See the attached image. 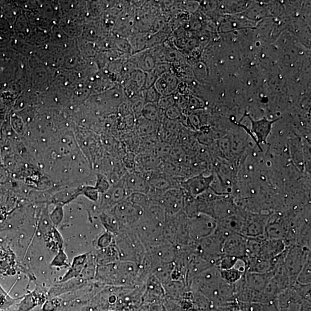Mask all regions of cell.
<instances>
[{
  "label": "cell",
  "mask_w": 311,
  "mask_h": 311,
  "mask_svg": "<svg viewBox=\"0 0 311 311\" xmlns=\"http://www.w3.org/2000/svg\"><path fill=\"white\" fill-rule=\"evenodd\" d=\"M310 254V248L298 244L287 247L284 260V267L293 284L296 282L298 273Z\"/></svg>",
  "instance_id": "6da1fadb"
},
{
  "label": "cell",
  "mask_w": 311,
  "mask_h": 311,
  "mask_svg": "<svg viewBox=\"0 0 311 311\" xmlns=\"http://www.w3.org/2000/svg\"><path fill=\"white\" fill-rule=\"evenodd\" d=\"M108 210L116 217L120 226L127 227L135 226L144 212L142 207L126 199Z\"/></svg>",
  "instance_id": "7a4b0ae2"
},
{
  "label": "cell",
  "mask_w": 311,
  "mask_h": 311,
  "mask_svg": "<svg viewBox=\"0 0 311 311\" xmlns=\"http://www.w3.org/2000/svg\"><path fill=\"white\" fill-rule=\"evenodd\" d=\"M276 301L280 311H310V300L302 297L292 286L278 294Z\"/></svg>",
  "instance_id": "3957f363"
},
{
  "label": "cell",
  "mask_w": 311,
  "mask_h": 311,
  "mask_svg": "<svg viewBox=\"0 0 311 311\" xmlns=\"http://www.w3.org/2000/svg\"><path fill=\"white\" fill-rule=\"evenodd\" d=\"M190 240L196 241L210 236L218 227V222L211 216L199 214L189 219Z\"/></svg>",
  "instance_id": "277c9868"
},
{
  "label": "cell",
  "mask_w": 311,
  "mask_h": 311,
  "mask_svg": "<svg viewBox=\"0 0 311 311\" xmlns=\"http://www.w3.org/2000/svg\"><path fill=\"white\" fill-rule=\"evenodd\" d=\"M270 215L254 214L245 211L243 227L240 234L247 237L264 238L265 228Z\"/></svg>",
  "instance_id": "5b68a950"
},
{
  "label": "cell",
  "mask_w": 311,
  "mask_h": 311,
  "mask_svg": "<svg viewBox=\"0 0 311 311\" xmlns=\"http://www.w3.org/2000/svg\"><path fill=\"white\" fill-rule=\"evenodd\" d=\"M48 291L46 288L36 286L34 290L28 292L6 311H31L36 306L42 305L48 299Z\"/></svg>",
  "instance_id": "8992f818"
},
{
  "label": "cell",
  "mask_w": 311,
  "mask_h": 311,
  "mask_svg": "<svg viewBox=\"0 0 311 311\" xmlns=\"http://www.w3.org/2000/svg\"><path fill=\"white\" fill-rule=\"evenodd\" d=\"M185 193L182 188L167 190L162 196V204L166 216L173 217L183 212Z\"/></svg>",
  "instance_id": "52a82bcc"
},
{
  "label": "cell",
  "mask_w": 311,
  "mask_h": 311,
  "mask_svg": "<svg viewBox=\"0 0 311 311\" xmlns=\"http://www.w3.org/2000/svg\"><path fill=\"white\" fill-rule=\"evenodd\" d=\"M131 194L127 190L123 178L110 186L106 193L101 194L100 206L101 210H108L124 201Z\"/></svg>",
  "instance_id": "ba28073f"
},
{
  "label": "cell",
  "mask_w": 311,
  "mask_h": 311,
  "mask_svg": "<svg viewBox=\"0 0 311 311\" xmlns=\"http://www.w3.org/2000/svg\"><path fill=\"white\" fill-rule=\"evenodd\" d=\"M214 178V174L207 177L202 174L195 175L182 182L181 187L186 193L196 198L210 189Z\"/></svg>",
  "instance_id": "9c48e42d"
},
{
  "label": "cell",
  "mask_w": 311,
  "mask_h": 311,
  "mask_svg": "<svg viewBox=\"0 0 311 311\" xmlns=\"http://www.w3.org/2000/svg\"><path fill=\"white\" fill-rule=\"evenodd\" d=\"M247 237L240 233H232L225 240L223 251L225 255L234 256L239 259H245V244Z\"/></svg>",
  "instance_id": "30bf717a"
},
{
  "label": "cell",
  "mask_w": 311,
  "mask_h": 311,
  "mask_svg": "<svg viewBox=\"0 0 311 311\" xmlns=\"http://www.w3.org/2000/svg\"><path fill=\"white\" fill-rule=\"evenodd\" d=\"M124 185L130 194L140 193L148 194L150 186L144 174L136 171H130L124 178Z\"/></svg>",
  "instance_id": "8fae6325"
},
{
  "label": "cell",
  "mask_w": 311,
  "mask_h": 311,
  "mask_svg": "<svg viewBox=\"0 0 311 311\" xmlns=\"http://www.w3.org/2000/svg\"><path fill=\"white\" fill-rule=\"evenodd\" d=\"M245 116L250 120L251 132L254 134L257 144L260 146L261 144H267V138L271 132L272 126L278 120H269L264 117L261 120H255L248 114H245Z\"/></svg>",
  "instance_id": "7c38bea8"
},
{
  "label": "cell",
  "mask_w": 311,
  "mask_h": 311,
  "mask_svg": "<svg viewBox=\"0 0 311 311\" xmlns=\"http://www.w3.org/2000/svg\"><path fill=\"white\" fill-rule=\"evenodd\" d=\"M286 248V245L283 240L264 238L259 257L266 260L272 261L283 252Z\"/></svg>",
  "instance_id": "4fadbf2b"
},
{
  "label": "cell",
  "mask_w": 311,
  "mask_h": 311,
  "mask_svg": "<svg viewBox=\"0 0 311 311\" xmlns=\"http://www.w3.org/2000/svg\"><path fill=\"white\" fill-rule=\"evenodd\" d=\"M178 81L174 73L169 72L164 73L159 78L153 86L162 96L173 95L178 88Z\"/></svg>",
  "instance_id": "5bb4252c"
},
{
  "label": "cell",
  "mask_w": 311,
  "mask_h": 311,
  "mask_svg": "<svg viewBox=\"0 0 311 311\" xmlns=\"http://www.w3.org/2000/svg\"><path fill=\"white\" fill-rule=\"evenodd\" d=\"M162 162L154 153H140L136 157L135 169H137L135 171L144 174L147 172L159 170Z\"/></svg>",
  "instance_id": "9a60e30c"
},
{
  "label": "cell",
  "mask_w": 311,
  "mask_h": 311,
  "mask_svg": "<svg viewBox=\"0 0 311 311\" xmlns=\"http://www.w3.org/2000/svg\"><path fill=\"white\" fill-rule=\"evenodd\" d=\"M272 277V271L265 273L246 272L244 274V279L249 288L260 292L263 291Z\"/></svg>",
  "instance_id": "2e32d148"
},
{
  "label": "cell",
  "mask_w": 311,
  "mask_h": 311,
  "mask_svg": "<svg viewBox=\"0 0 311 311\" xmlns=\"http://www.w3.org/2000/svg\"><path fill=\"white\" fill-rule=\"evenodd\" d=\"M88 255V253H85L75 256L72 261L70 267L68 268V271L60 278L57 283H62V282L79 277L87 263Z\"/></svg>",
  "instance_id": "e0dca14e"
},
{
  "label": "cell",
  "mask_w": 311,
  "mask_h": 311,
  "mask_svg": "<svg viewBox=\"0 0 311 311\" xmlns=\"http://www.w3.org/2000/svg\"><path fill=\"white\" fill-rule=\"evenodd\" d=\"M130 61L140 70L148 73L152 70L157 61L152 51H146L137 53L130 59Z\"/></svg>",
  "instance_id": "ac0fdd59"
},
{
  "label": "cell",
  "mask_w": 311,
  "mask_h": 311,
  "mask_svg": "<svg viewBox=\"0 0 311 311\" xmlns=\"http://www.w3.org/2000/svg\"><path fill=\"white\" fill-rule=\"evenodd\" d=\"M43 237L46 247L49 251L54 253L55 255L61 249H63L64 244L63 237L56 227H53Z\"/></svg>",
  "instance_id": "d6986e66"
},
{
  "label": "cell",
  "mask_w": 311,
  "mask_h": 311,
  "mask_svg": "<svg viewBox=\"0 0 311 311\" xmlns=\"http://www.w3.org/2000/svg\"><path fill=\"white\" fill-rule=\"evenodd\" d=\"M244 260L246 263V272H248L265 273L271 272L273 268L272 260H266L259 256L251 258L247 257Z\"/></svg>",
  "instance_id": "ffe728a7"
},
{
  "label": "cell",
  "mask_w": 311,
  "mask_h": 311,
  "mask_svg": "<svg viewBox=\"0 0 311 311\" xmlns=\"http://www.w3.org/2000/svg\"><path fill=\"white\" fill-rule=\"evenodd\" d=\"M119 253L117 248L112 244L110 246L101 248L98 251L96 260L99 265L115 263L118 258L117 257ZM119 256H120V255H119Z\"/></svg>",
  "instance_id": "44dd1931"
},
{
  "label": "cell",
  "mask_w": 311,
  "mask_h": 311,
  "mask_svg": "<svg viewBox=\"0 0 311 311\" xmlns=\"http://www.w3.org/2000/svg\"><path fill=\"white\" fill-rule=\"evenodd\" d=\"M100 222L106 230V231L117 234L120 230V225L116 217L109 210L100 212L99 215Z\"/></svg>",
  "instance_id": "7402d4cb"
},
{
  "label": "cell",
  "mask_w": 311,
  "mask_h": 311,
  "mask_svg": "<svg viewBox=\"0 0 311 311\" xmlns=\"http://www.w3.org/2000/svg\"><path fill=\"white\" fill-rule=\"evenodd\" d=\"M158 123L151 121L141 117L137 120V133L141 137L151 136L158 132Z\"/></svg>",
  "instance_id": "603a6c76"
},
{
  "label": "cell",
  "mask_w": 311,
  "mask_h": 311,
  "mask_svg": "<svg viewBox=\"0 0 311 311\" xmlns=\"http://www.w3.org/2000/svg\"><path fill=\"white\" fill-rule=\"evenodd\" d=\"M261 237H247L245 244V258L258 257L260 255L263 239Z\"/></svg>",
  "instance_id": "cb8c5ba5"
},
{
  "label": "cell",
  "mask_w": 311,
  "mask_h": 311,
  "mask_svg": "<svg viewBox=\"0 0 311 311\" xmlns=\"http://www.w3.org/2000/svg\"><path fill=\"white\" fill-rule=\"evenodd\" d=\"M163 112L159 109L158 103H146L143 109L142 117L159 124L164 119L162 115Z\"/></svg>",
  "instance_id": "d4e9b609"
},
{
  "label": "cell",
  "mask_w": 311,
  "mask_h": 311,
  "mask_svg": "<svg viewBox=\"0 0 311 311\" xmlns=\"http://www.w3.org/2000/svg\"><path fill=\"white\" fill-rule=\"evenodd\" d=\"M296 282L302 285H309L311 282V256L309 255L296 278Z\"/></svg>",
  "instance_id": "484cf974"
},
{
  "label": "cell",
  "mask_w": 311,
  "mask_h": 311,
  "mask_svg": "<svg viewBox=\"0 0 311 311\" xmlns=\"http://www.w3.org/2000/svg\"><path fill=\"white\" fill-rule=\"evenodd\" d=\"M243 303L246 311H280L276 301L268 303Z\"/></svg>",
  "instance_id": "4316f807"
},
{
  "label": "cell",
  "mask_w": 311,
  "mask_h": 311,
  "mask_svg": "<svg viewBox=\"0 0 311 311\" xmlns=\"http://www.w3.org/2000/svg\"><path fill=\"white\" fill-rule=\"evenodd\" d=\"M220 274L221 278L224 281L231 284H235L243 277L244 274L234 268L220 271Z\"/></svg>",
  "instance_id": "83f0119b"
},
{
  "label": "cell",
  "mask_w": 311,
  "mask_h": 311,
  "mask_svg": "<svg viewBox=\"0 0 311 311\" xmlns=\"http://www.w3.org/2000/svg\"><path fill=\"white\" fill-rule=\"evenodd\" d=\"M48 212L47 205L44 209L42 214L40 215V218L38 224V231L40 235L43 236L46 234L51 229L54 227L51 222L50 215Z\"/></svg>",
  "instance_id": "f1b7e54d"
},
{
  "label": "cell",
  "mask_w": 311,
  "mask_h": 311,
  "mask_svg": "<svg viewBox=\"0 0 311 311\" xmlns=\"http://www.w3.org/2000/svg\"><path fill=\"white\" fill-rule=\"evenodd\" d=\"M50 266L52 267L60 269L69 268L71 264L68 257L64 249H61L56 253L51 261Z\"/></svg>",
  "instance_id": "f546056e"
},
{
  "label": "cell",
  "mask_w": 311,
  "mask_h": 311,
  "mask_svg": "<svg viewBox=\"0 0 311 311\" xmlns=\"http://www.w3.org/2000/svg\"><path fill=\"white\" fill-rule=\"evenodd\" d=\"M20 298L12 297L0 284V310L6 311L11 306L14 305Z\"/></svg>",
  "instance_id": "4dcf8cb0"
},
{
  "label": "cell",
  "mask_w": 311,
  "mask_h": 311,
  "mask_svg": "<svg viewBox=\"0 0 311 311\" xmlns=\"http://www.w3.org/2000/svg\"><path fill=\"white\" fill-rule=\"evenodd\" d=\"M63 302L61 296L48 298L42 305L41 311H58L62 306Z\"/></svg>",
  "instance_id": "1f68e13d"
},
{
  "label": "cell",
  "mask_w": 311,
  "mask_h": 311,
  "mask_svg": "<svg viewBox=\"0 0 311 311\" xmlns=\"http://www.w3.org/2000/svg\"><path fill=\"white\" fill-rule=\"evenodd\" d=\"M126 199L131 202L137 204V205L140 206L144 210L148 205L150 200L148 195L140 193H133Z\"/></svg>",
  "instance_id": "d6a6232c"
},
{
  "label": "cell",
  "mask_w": 311,
  "mask_h": 311,
  "mask_svg": "<svg viewBox=\"0 0 311 311\" xmlns=\"http://www.w3.org/2000/svg\"><path fill=\"white\" fill-rule=\"evenodd\" d=\"M110 183L107 177L102 174H97L95 186H94L99 193L103 194L107 192L110 187Z\"/></svg>",
  "instance_id": "836d02e7"
},
{
  "label": "cell",
  "mask_w": 311,
  "mask_h": 311,
  "mask_svg": "<svg viewBox=\"0 0 311 311\" xmlns=\"http://www.w3.org/2000/svg\"><path fill=\"white\" fill-rule=\"evenodd\" d=\"M53 226L57 227L62 223L64 216L63 206L57 204L50 215Z\"/></svg>",
  "instance_id": "e575fe53"
},
{
  "label": "cell",
  "mask_w": 311,
  "mask_h": 311,
  "mask_svg": "<svg viewBox=\"0 0 311 311\" xmlns=\"http://www.w3.org/2000/svg\"><path fill=\"white\" fill-rule=\"evenodd\" d=\"M80 194L92 202H97L99 199V193L96 188L92 186H86L80 189Z\"/></svg>",
  "instance_id": "d590c367"
},
{
  "label": "cell",
  "mask_w": 311,
  "mask_h": 311,
  "mask_svg": "<svg viewBox=\"0 0 311 311\" xmlns=\"http://www.w3.org/2000/svg\"><path fill=\"white\" fill-rule=\"evenodd\" d=\"M144 94L145 104L158 103L162 96L154 87L144 90Z\"/></svg>",
  "instance_id": "8d00e7d4"
},
{
  "label": "cell",
  "mask_w": 311,
  "mask_h": 311,
  "mask_svg": "<svg viewBox=\"0 0 311 311\" xmlns=\"http://www.w3.org/2000/svg\"><path fill=\"white\" fill-rule=\"evenodd\" d=\"M237 257L231 256L224 255L219 263L218 268L220 271L228 270L234 268L237 260Z\"/></svg>",
  "instance_id": "74e56055"
},
{
  "label": "cell",
  "mask_w": 311,
  "mask_h": 311,
  "mask_svg": "<svg viewBox=\"0 0 311 311\" xmlns=\"http://www.w3.org/2000/svg\"><path fill=\"white\" fill-rule=\"evenodd\" d=\"M175 104V98L173 95L161 96L158 105L162 111L165 112L167 110L173 107Z\"/></svg>",
  "instance_id": "f35d334b"
},
{
  "label": "cell",
  "mask_w": 311,
  "mask_h": 311,
  "mask_svg": "<svg viewBox=\"0 0 311 311\" xmlns=\"http://www.w3.org/2000/svg\"><path fill=\"white\" fill-rule=\"evenodd\" d=\"M113 235L112 233L108 231L103 233L97 240V247L101 249L110 246L113 243Z\"/></svg>",
  "instance_id": "ab89813d"
},
{
  "label": "cell",
  "mask_w": 311,
  "mask_h": 311,
  "mask_svg": "<svg viewBox=\"0 0 311 311\" xmlns=\"http://www.w3.org/2000/svg\"><path fill=\"white\" fill-rule=\"evenodd\" d=\"M123 165L126 169L130 170L131 171H134L136 167V156L132 152H129L123 157Z\"/></svg>",
  "instance_id": "60d3db41"
},
{
  "label": "cell",
  "mask_w": 311,
  "mask_h": 311,
  "mask_svg": "<svg viewBox=\"0 0 311 311\" xmlns=\"http://www.w3.org/2000/svg\"><path fill=\"white\" fill-rule=\"evenodd\" d=\"M180 115H181V113H180L179 108L175 105L165 112L166 117L169 118L170 120H176L180 117Z\"/></svg>",
  "instance_id": "b9f144b4"
},
{
  "label": "cell",
  "mask_w": 311,
  "mask_h": 311,
  "mask_svg": "<svg viewBox=\"0 0 311 311\" xmlns=\"http://www.w3.org/2000/svg\"><path fill=\"white\" fill-rule=\"evenodd\" d=\"M203 107V105L200 103L198 99L195 97H192L189 102V108L190 110H195L201 109Z\"/></svg>",
  "instance_id": "7bdbcfd3"
},
{
  "label": "cell",
  "mask_w": 311,
  "mask_h": 311,
  "mask_svg": "<svg viewBox=\"0 0 311 311\" xmlns=\"http://www.w3.org/2000/svg\"><path fill=\"white\" fill-rule=\"evenodd\" d=\"M213 311H223V310L219 309H216L215 310H213Z\"/></svg>",
  "instance_id": "ee69618b"
}]
</instances>
